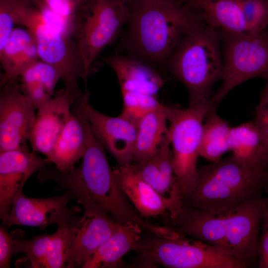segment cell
I'll use <instances>...</instances> for the list:
<instances>
[{"label": "cell", "instance_id": "6da1fadb", "mask_svg": "<svg viewBox=\"0 0 268 268\" xmlns=\"http://www.w3.org/2000/svg\"><path fill=\"white\" fill-rule=\"evenodd\" d=\"M37 178L42 183H55L58 190L69 192L82 205H93L101 209L118 223H136L142 230L158 236L168 233L166 226L145 220L130 202L109 164L104 146L92 131L79 166L64 172L56 167H46L39 172Z\"/></svg>", "mask_w": 268, "mask_h": 268}, {"label": "cell", "instance_id": "7a4b0ae2", "mask_svg": "<svg viewBox=\"0 0 268 268\" xmlns=\"http://www.w3.org/2000/svg\"><path fill=\"white\" fill-rule=\"evenodd\" d=\"M121 47L146 63L166 65L184 37L204 23L186 4L168 0H133Z\"/></svg>", "mask_w": 268, "mask_h": 268}, {"label": "cell", "instance_id": "3957f363", "mask_svg": "<svg viewBox=\"0 0 268 268\" xmlns=\"http://www.w3.org/2000/svg\"><path fill=\"white\" fill-rule=\"evenodd\" d=\"M268 192V172L249 168L232 155L198 167L194 187L183 204L221 211Z\"/></svg>", "mask_w": 268, "mask_h": 268}, {"label": "cell", "instance_id": "277c9868", "mask_svg": "<svg viewBox=\"0 0 268 268\" xmlns=\"http://www.w3.org/2000/svg\"><path fill=\"white\" fill-rule=\"evenodd\" d=\"M222 33L203 23L184 37L167 61L171 73L188 91L189 105L209 100L213 86L222 79Z\"/></svg>", "mask_w": 268, "mask_h": 268}, {"label": "cell", "instance_id": "5b68a950", "mask_svg": "<svg viewBox=\"0 0 268 268\" xmlns=\"http://www.w3.org/2000/svg\"><path fill=\"white\" fill-rule=\"evenodd\" d=\"M135 266L169 268H246L249 265L220 248L176 233L169 237L153 234L139 240Z\"/></svg>", "mask_w": 268, "mask_h": 268}, {"label": "cell", "instance_id": "8992f818", "mask_svg": "<svg viewBox=\"0 0 268 268\" xmlns=\"http://www.w3.org/2000/svg\"><path fill=\"white\" fill-rule=\"evenodd\" d=\"M128 0H89L80 9L73 24L72 37L82 58L86 80L94 63L128 23Z\"/></svg>", "mask_w": 268, "mask_h": 268}, {"label": "cell", "instance_id": "52a82bcc", "mask_svg": "<svg viewBox=\"0 0 268 268\" xmlns=\"http://www.w3.org/2000/svg\"><path fill=\"white\" fill-rule=\"evenodd\" d=\"M169 122L168 138L174 176L183 199L191 193L195 181L203 121L212 110L209 99L183 109L164 105Z\"/></svg>", "mask_w": 268, "mask_h": 268}, {"label": "cell", "instance_id": "ba28073f", "mask_svg": "<svg viewBox=\"0 0 268 268\" xmlns=\"http://www.w3.org/2000/svg\"><path fill=\"white\" fill-rule=\"evenodd\" d=\"M16 24L24 26L32 34L40 60L58 71L64 88L74 96L80 94L78 80L82 79L85 83L87 80L83 62L72 36L45 23L39 10L32 5L20 13Z\"/></svg>", "mask_w": 268, "mask_h": 268}, {"label": "cell", "instance_id": "9c48e42d", "mask_svg": "<svg viewBox=\"0 0 268 268\" xmlns=\"http://www.w3.org/2000/svg\"><path fill=\"white\" fill-rule=\"evenodd\" d=\"M221 33L224 72L220 86L209 99L212 110L244 81L257 77L268 79V30L258 35Z\"/></svg>", "mask_w": 268, "mask_h": 268}, {"label": "cell", "instance_id": "30bf717a", "mask_svg": "<svg viewBox=\"0 0 268 268\" xmlns=\"http://www.w3.org/2000/svg\"><path fill=\"white\" fill-rule=\"evenodd\" d=\"M266 195L230 208L225 225L224 250L249 265L258 259V245Z\"/></svg>", "mask_w": 268, "mask_h": 268}, {"label": "cell", "instance_id": "8fae6325", "mask_svg": "<svg viewBox=\"0 0 268 268\" xmlns=\"http://www.w3.org/2000/svg\"><path fill=\"white\" fill-rule=\"evenodd\" d=\"M72 198L68 191L59 196L45 199L26 197L23 192L14 198L9 212L2 220L3 225H13L36 227L44 229L55 224L58 228L72 226L77 223L81 216L80 208L68 207Z\"/></svg>", "mask_w": 268, "mask_h": 268}, {"label": "cell", "instance_id": "7c38bea8", "mask_svg": "<svg viewBox=\"0 0 268 268\" xmlns=\"http://www.w3.org/2000/svg\"><path fill=\"white\" fill-rule=\"evenodd\" d=\"M18 81L0 83V152L26 145L35 119L37 108Z\"/></svg>", "mask_w": 268, "mask_h": 268}, {"label": "cell", "instance_id": "4fadbf2b", "mask_svg": "<svg viewBox=\"0 0 268 268\" xmlns=\"http://www.w3.org/2000/svg\"><path fill=\"white\" fill-rule=\"evenodd\" d=\"M82 103L92 131L104 147L119 165L133 163L136 125L121 115L110 117L98 111L89 103L87 89L83 93Z\"/></svg>", "mask_w": 268, "mask_h": 268}, {"label": "cell", "instance_id": "5bb4252c", "mask_svg": "<svg viewBox=\"0 0 268 268\" xmlns=\"http://www.w3.org/2000/svg\"><path fill=\"white\" fill-rule=\"evenodd\" d=\"M30 151L27 145L0 152V218L10 211L15 197L23 192L28 179L51 163Z\"/></svg>", "mask_w": 268, "mask_h": 268}, {"label": "cell", "instance_id": "9a60e30c", "mask_svg": "<svg viewBox=\"0 0 268 268\" xmlns=\"http://www.w3.org/2000/svg\"><path fill=\"white\" fill-rule=\"evenodd\" d=\"M113 171L121 189L143 218L162 215L173 218L180 211L183 198L166 197L158 193L140 177L133 163L119 165Z\"/></svg>", "mask_w": 268, "mask_h": 268}, {"label": "cell", "instance_id": "2e32d148", "mask_svg": "<svg viewBox=\"0 0 268 268\" xmlns=\"http://www.w3.org/2000/svg\"><path fill=\"white\" fill-rule=\"evenodd\" d=\"M78 97L72 96L64 88L37 109L28 138L33 151L49 157L71 116L72 105Z\"/></svg>", "mask_w": 268, "mask_h": 268}, {"label": "cell", "instance_id": "e0dca14e", "mask_svg": "<svg viewBox=\"0 0 268 268\" xmlns=\"http://www.w3.org/2000/svg\"><path fill=\"white\" fill-rule=\"evenodd\" d=\"M82 206L83 214L75 227L66 268H82L120 224L107 212L94 205L85 204Z\"/></svg>", "mask_w": 268, "mask_h": 268}, {"label": "cell", "instance_id": "ac0fdd59", "mask_svg": "<svg viewBox=\"0 0 268 268\" xmlns=\"http://www.w3.org/2000/svg\"><path fill=\"white\" fill-rule=\"evenodd\" d=\"M76 224L58 228L53 234L36 236L31 240L25 239L22 231L18 240L17 254L26 255V263L30 268H66Z\"/></svg>", "mask_w": 268, "mask_h": 268}, {"label": "cell", "instance_id": "d6986e66", "mask_svg": "<svg viewBox=\"0 0 268 268\" xmlns=\"http://www.w3.org/2000/svg\"><path fill=\"white\" fill-rule=\"evenodd\" d=\"M83 94L75 99L72 115L48 158L59 170L72 169L86 152L92 129L82 103Z\"/></svg>", "mask_w": 268, "mask_h": 268}, {"label": "cell", "instance_id": "ffe728a7", "mask_svg": "<svg viewBox=\"0 0 268 268\" xmlns=\"http://www.w3.org/2000/svg\"><path fill=\"white\" fill-rule=\"evenodd\" d=\"M230 208L208 211L183 204L175 217L167 218V226L178 234L212 245L224 251L225 225Z\"/></svg>", "mask_w": 268, "mask_h": 268}, {"label": "cell", "instance_id": "44dd1931", "mask_svg": "<svg viewBox=\"0 0 268 268\" xmlns=\"http://www.w3.org/2000/svg\"><path fill=\"white\" fill-rule=\"evenodd\" d=\"M115 72L121 91L157 96L165 80L147 63L134 57L115 54L103 59Z\"/></svg>", "mask_w": 268, "mask_h": 268}, {"label": "cell", "instance_id": "7402d4cb", "mask_svg": "<svg viewBox=\"0 0 268 268\" xmlns=\"http://www.w3.org/2000/svg\"><path fill=\"white\" fill-rule=\"evenodd\" d=\"M40 60L35 39L26 28H14L0 50V62L4 73L0 83L18 80L21 74Z\"/></svg>", "mask_w": 268, "mask_h": 268}, {"label": "cell", "instance_id": "603a6c76", "mask_svg": "<svg viewBox=\"0 0 268 268\" xmlns=\"http://www.w3.org/2000/svg\"><path fill=\"white\" fill-rule=\"evenodd\" d=\"M141 228L137 224L120 223L115 231L89 257L83 268H115L124 265V256L135 251L141 239Z\"/></svg>", "mask_w": 268, "mask_h": 268}, {"label": "cell", "instance_id": "cb8c5ba5", "mask_svg": "<svg viewBox=\"0 0 268 268\" xmlns=\"http://www.w3.org/2000/svg\"><path fill=\"white\" fill-rule=\"evenodd\" d=\"M229 150L245 166L268 172L260 132L255 122H247L230 127Z\"/></svg>", "mask_w": 268, "mask_h": 268}, {"label": "cell", "instance_id": "d4e9b609", "mask_svg": "<svg viewBox=\"0 0 268 268\" xmlns=\"http://www.w3.org/2000/svg\"><path fill=\"white\" fill-rule=\"evenodd\" d=\"M167 119L164 105L141 118L136 124V137L133 162L153 157L168 137Z\"/></svg>", "mask_w": 268, "mask_h": 268}, {"label": "cell", "instance_id": "484cf974", "mask_svg": "<svg viewBox=\"0 0 268 268\" xmlns=\"http://www.w3.org/2000/svg\"><path fill=\"white\" fill-rule=\"evenodd\" d=\"M60 79L58 71L40 60L26 69L18 80L23 93L37 109L53 97Z\"/></svg>", "mask_w": 268, "mask_h": 268}, {"label": "cell", "instance_id": "4316f807", "mask_svg": "<svg viewBox=\"0 0 268 268\" xmlns=\"http://www.w3.org/2000/svg\"><path fill=\"white\" fill-rule=\"evenodd\" d=\"M197 11L206 25L221 32L248 34L242 9L236 0H215L203 3Z\"/></svg>", "mask_w": 268, "mask_h": 268}, {"label": "cell", "instance_id": "83f0119b", "mask_svg": "<svg viewBox=\"0 0 268 268\" xmlns=\"http://www.w3.org/2000/svg\"><path fill=\"white\" fill-rule=\"evenodd\" d=\"M203 123L199 155L214 162L222 158L229 150L228 135L230 127L216 113L211 110Z\"/></svg>", "mask_w": 268, "mask_h": 268}, {"label": "cell", "instance_id": "f1b7e54d", "mask_svg": "<svg viewBox=\"0 0 268 268\" xmlns=\"http://www.w3.org/2000/svg\"><path fill=\"white\" fill-rule=\"evenodd\" d=\"M123 109L120 115L136 125L147 113L161 107L157 96L144 93L121 91Z\"/></svg>", "mask_w": 268, "mask_h": 268}, {"label": "cell", "instance_id": "f546056e", "mask_svg": "<svg viewBox=\"0 0 268 268\" xmlns=\"http://www.w3.org/2000/svg\"><path fill=\"white\" fill-rule=\"evenodd\" d=\"M243 12L248 34L258 35L268 24V0H236Z\"/></svg>", "mask_w": 268, "mask_h": 268}, {"label": "cell", "instance_id": "4dcf8cb0", "mask_svg": "<svg viewBox=\"0 0 268 268\" xmlns=\"http://www.w3.org/2000/svg\"><path fill=\"white\" fill-rule=\"evenodd\" d=\"M256 107L255 123L260 134L266 164L268 167V79Z\"/></svg>", "mask_w": 268, "mask_h": 268}, {"label": "cell", "instance_id": "1f68e13d", "mask_svg": "<svg viewBox=\"0 0 268 268\" xmlns=\"http://www.w3.org/2000/svg\"><path fill=\"white\" fill-rule=\"evenodd\" d=\"M19 0H0V50L14 29Z\"/></svg>", "mask_w": 268, "mask_h": 268}, {"label": "cell", "instance_id": "d6a6232c", "mask_svg": "<svg viewBox=\"0 0 268 268\" xmlns=\"http://www.w3.org/2000/svg\"><path fill=\"white\" fill-rule=\"evenodd\" d=\"M133 164L138 174L145 182L158 193L168 197L163 189L155 155L147 160L133 162Z\"/></svg>", "mask_w": 268, "mask_h": 268}, {"label": "cell", "instance_id": "836d02e7", "mask_svg": "<svg viewBox=\"0 0 268 268\" xmlns=\"http://www.w3.org/2000/svg\"><path fill=\"white\" fill-rule=\"evenodd\" d=\"M22 230L17 229L8 233L7 227L0 226V268H10V261L12 255L17 254L19 237Z\"/></svg>", "mask_w": 268, "mask_h": 268}, {"label": "cell", "instance_id": "e575fe53", "mask_svg": "<svg viewBox=\"0 0 268 268\" xmlns=\"http://www.w3.org/2000/svg\"><path fill=\"white\" fill-rule=\"evenodd\" d=\"M258 267L268 268V192L261 226L258 251Z\"/></svg>", "mask_w": 268, "mask_h": 268}, {"label": "cell", "instance_id": "d590c367", "mask_svg": "<svg viewBox=\"0 0 268 268\" xmlns=\"http://www.w3.org/2000/svg\"><path fill=\"white\" fill-rule=\"evenodd\" d=\"M45 4L54 12L72 24L80 8L83 6L74 0H44Z\"/></svg>", "mask_w": 268, "mask_h": 268}, {"label": "cell", "instance_id": "8d00e7d4", "mask_svg": "<svg viewBox=\"0 0 268 268\" xmlns=\"http://www.w3.org/2000/svg\"><path fill=\"white\" fill-rule=\"evenodd\" d=\"M215 0H186V4L192 9L195 10L200 5Z\"/></svg>", "mask_w": 268, "mask_h": 268}, {"label": "cell", "instance_id": "74e56055", "mask_svg": "<svg viewBox=\"0 0 268 268\" xmlns=\"http://www.w3.org/2000/svg\"><path fill=\"white\" fill-rule=\"evenodd\" d=\"M22 0L32 4L38 9H40L45 5L44 0Z\"/></svg>", "mask_w": 268, "mask_h": 268}, {"label": "cell", "instance_id": "f35d334b", "mask_svg": "<svg viewBox=\"0 0 268 268\" xmlns=\"http://www.w3.org/2000/svg\"><path fill=\"white\" fill-rule=\"evenodd\" d=\"M81 5L85 4L89 0H74Z\"/></svg>", "mask_w": 268, "mask_h": 268}, {"label": "cell", "instance_id": "ab89813d", "mask_svg": "<svg viewBox=\"0 0 268 268\" xmlns=\"http://www.w3.org/2000/svg\"><path fill=\"white\" fill-rule=\"evenodd\" d=\"M128 0L129 2H130L131 1H132L133 0ZM168 0L176 2L182 3H184V2H186V0Z\"/></svg>", "mask_w": 268, "mask_h": 268}]
</instances>
